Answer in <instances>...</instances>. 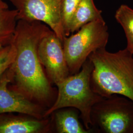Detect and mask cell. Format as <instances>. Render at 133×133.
<instances>
[{"label":"cell","mask_w":133,"mask_h":133,"mask_svg":"<svg viewBox=\"0 0 133 133\" xmlns=\"http://www.w3.org/2000/svg\"><path fill=\"white\" fill-rule=\"evenodd\" d=\"M50 28L43 22L18 19L12 43L16 55L11 66L17 90L29 100L49 108L54 91L38 58V44Z\"/></svg>","instance_id":"cell-1"},{"label":"cell","mask_w":133,"mask_h":133,"mask_svg":"<svg viewBox=\"0 0 133 133\" xmlns=\"http://www.w3.org/2000/svg\"><path fill=\"white\" fill-rule=\"evenodd\" d=\"M88 59L93 64L90 83L94 92L103 98L121 95L133 102V55L126 48L114 53L103 48Z\"/></svg>","instance_id":"cell-2"},{"label":"cell","mask_w":133,"mask_h":133,"mask_svg":"<svg viewBox=\"0 0 133 133\" xmlns=\"http://www.w3.org/2000/svg\"><path fill=\"white\" fill-rule=\"evenodd\" d=\"M93 64L90 60L84 62L81 71L70 75L57 84V95L54 103L46 109L43 117L46 118L58 109L74 108L78 110L83 124L90 130L91 111L93 107L103 98L94 92L91 86Z\"/></svg>","instance_id":"cell-3"},{"label":"cell","mask_w":133,"mask_h":133,"mask_svg":"<svg viewBox=\"0 0 133 133\" xmlns=\"http://www.w3.org/2000/svg\"><path fill=\"white\" fill-rule=\"evenodd\" d=\"M109 38L108 28L103 18L85 24L75 34L65 37L62 43L70 75L81 71L92 53L106 48Z\"/></svg>","instance_id":"cell-4"},{"label":"cell","mask_w":133,"mask_h":133,"mask_svg":"<svg viewBox=\"0 0 133 133\" xmlns=\"http://www.w3.org/2000/svg\"><path fill=\"white\" fill-rule=\"evenodd\" d=\"M91 126L102 133H133V102L114 94L103 98L92 108Z\"/></svg>","instance_id":"cell-5"},{"label":"cell","mask_w":133,"mask_h":133,"mask_svg":"<svg viewBox=\"0 0 133 133\" xmlns=\"http://www.w3.org/2000/svg\"><path fill=\"white\" fill-rule=\"evenodd\" d=\"M17 11L18 19L38 21L46 25L63 42L66 37L62 24L63 0H9Z\"/></svg>","instance_id":"cell-6"},{"label":"cell","mask_w":133,"mask_h":133,"mask_svg":"<svg viewBox=\"0 0 133 133\" xmlns=\"http://www.w3.org/2000/svg\"><path fill=\"white\" fill-rule=\"evenodd\" d=\"M38 53L39 61L51 83L57 85L70 76L62 42L51 30L41 39Z\"/></svg>","instance_id":"cell-7"},{"label":"cell","mask_w":133,"mask_h":133,"mask_svg":"<svg viewBox=\"0 0 133 133\" xmlns=\"http://www.w3.org/2000/svg\"><path fill=\"white\" fill-rule=\"evenodd\" d=\"M13 78L11 67L0 78V114L16 112L26 114L38 118H44L45 111L43 107L22 95L16 91L8 87Z\"/></svg>","instance_id":"cell-8"},{"label":"cell","mask_w":133,"mask_h":133,"mask_svg":"<svg viewBox=\"0 0 133 133\" xmlns=\"http://www.w3.org/2000/svg\"><path fill=\"white\" fill-rule=\"evenodd\" d=\"M44 118L1 117L0 133H46L50 130V123L49 120Z\"/></svg>","instance_id":"cell-9"},{"label":"cell","mask_w":133,"mask_h":133,"mask_svg":"<svg viewBox=\"0 0 133 133\" xmlns=\"http://www.w3.org/2000/svg\"><path fill=\"white\" fill-rule=\"evenodd\" d=\"M57 133H90L93 130L86 129L79 120L80 112L74 108H65L53 112Z\"/></svg>","instance_id":"cell-10"},{"label":"cell","mask_w":133,"mask_h":133,"mask_svg":"<svg viewBox=\"0 0 133 133\" xmlns=\"http://www.w3.org/2000/svg\"><path fill=\"white\" fill-rule=\"evenodd\" d=\"M102 11L96 6L94 0H81L70 25V34L77 32L85 24L102 18Z\"/></svg>","instance_id":"cell-11"},{"label":"cell","mask_w":133,"mask_h":133,"mask_svg":"<svg viewBox=\"0 0 133 133\" xmlns=\"http://www.w3.org/2000/svg\"><path fill=\"white\" fill-rule=\"evenodd\" d=\"M17 10H6L0 14V49L12 42L18 21Z\"/></svg>","instance_id":"cell-12"},{"label":"cell","mask_w":133,"mask_h":133,"mask_svg":"<svg viewBox=\"0 0 133 133\" xmlns=\"http://www.w3.org/2000/svg\"><path fill=\"white\" fill-rule=\"evenodd\" d=\"M114 17L123 29L127 39L126 48L133 55V9L122 4L116 10Z\"/></svg>","instance_id":"cell-13"},{"label":"cell","mask_w":133,"mask_h":133,"mask_svg":"<svg viewBox=\"0 0 133 133\" xmlns=\"http://www.w3.org/2000/svg\"><path fill=\"white\" fill-rule=\"evenodd\" d=\"M81 0H63L61 8L62 24L66 37L70 36L71 20Z\"/></svg>","instance_id":"cell-14"},{"label":"cell","mask_w":133,"mask_h":133,"mask_svg":"<svg viewBox=\"0 0 133 133\" xmlns=\"http://www.w3.org/2000/svg\"><path fill=\"white\" fill-rule=\"evenodd\" d=\"M16 55V49L14 43L0 49V78L14 64Z\"/></svg>","instance_id":"cell-15"},{"label":"cell","mask_w":133,"mask_h":133,"mask_svg":"<svg viewBox=\"0 0 133 133\" xmlns=\"http://www.w3.org/2000/svg\"><path fill=\"white\" fill-rule=\"evenodd\" d=\"M9 5L4 0H0V14L9 9Z\"/></svg>","instance_id":"cell-16"}]
</instances>
